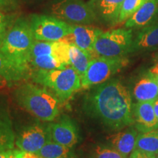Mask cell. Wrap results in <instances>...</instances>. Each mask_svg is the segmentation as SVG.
Masks as SVG:
<instances>
[{
  "label": "cell",
  "instance_id": "obj_4",
  "mask_svg": "<svg viewBox=\"0 0 158 158\" xmlns=\"http://www.w3.org/2000/svg\"><path fill=\"white\" fill-rule=\"evenodd\" d=\"M31 76L34 82L51 89L60 101L68 100L81 88V78L70 65L62 69H37Z\"/></svg>",
  "mask_w": 158,
  "mask_h": 158
},
{
  "label": "cell",
  "instance_id": "obj_19",
  "mask_svg": "<svg viewBox=\"0 0 158 158\" xmlns=\"http://www.w3.org/2000/svg\"><path fill=\"white\" fill-rule=\"evenodd\" d=\"M15 135L7 108L0 103V146L14 148Z\"/></svg>",
  "mask_w": 158,
  "mask_h": 158
},
{
  "label": "cell",
  "instance_id": "obj_34",
  "mask_svg": "<svg viewBox=\"0 0 158 158\" xmlns=\"http://www.w3.org/2000/svg\"><path fill=\"white\" fill-rule=\"evenodd\" d=\"M153 104H154V110H155V115L157 116L158 119V98L153 102Z\"/></svg>",
  "mask_w": 158,
  "mask_h": 158
},
{
  "label": "cell",
  "instance_id": "obj_37",
  "mask_svg": "<svg viewBox=\"0 0 158 158\" xmlns=\"http://www.w3.org/2000/svg\"><path fill=\"white\" fill-rule=\"evenodd\" d=\"M13 149L12 150V152H11V155H10V157L9 158H15V157L14 155H13Z\"/></svg>",
  "mask_w": 158,
  "mask_h": 158
},
{
  "label": "cell",
  "instance_id": "obj_14",
  "mask_svg": "<svg viewBox=\"0 0 158 158\" xmlns=\"http://www.w3.org/2000/svg\"><path fill=\"white\" fill-rule=\"evenodd\" d=\"M158 9V0H147L131 17L125 21V28H141L153 21Z\"/></svg>",
  "mask_w": 158,
  "mask_h": 158
},
{
  "label": "cell",
  "instance_id": "obj_32",
  "mask_svg": "<svg viewBox=\"0 0 158 158\" xmlns=\"http://www.w3.org/2000/svg\"><path fill=\"white\" fill-rule=\"evenodd\" d=\"M14 148H10L5 146H0V158H9L12 150Z\"/></svg>",
  "mask_w": 158,
  "mask_h": 158
},
{
  "label": "cell",
  "instance_id": "obj_5",
  "mask_svg": "<svg viewBox=\"0 0 158 158\" xmlns=\"http://www.w3.org/2000/svg\"><path fill=\"white\" fill-rule=\"evenodd\" d=\"M45 12L73 25H89L97 21L87 2L83 0H51Z\"/></svg>",
  "mask_w": 158,
  "mask_h": 158
},
{
  "label": "cell",
  "instance_id": "obj_29",
  "mask_svg": "<svg viewBox=\"0 0 158 158\" xmlns=\"http://www.w3.org/2000/svg\"><path fill=\"white\" fill-rule=\"evenodd\" d=\"M15 158H40L36 153L22 151L21 149H14L13 151Z\"/></svg>",
  "mask_w": 158,
  "mask_h": 158
},
{
  "label": "cell",
  "instance_id": "obj_1",
  "mask_svg": "<svg viewBox=\"0 0 158 158\" xmlns=\"http://www.w3.org/2000/svg\"><path fill=\"white\" fill-rule=\"evenodd\" d=\"M83 108L111 130H121L135 123L130 92L118 79L93 86L85 94Z\"/></svg>",
  "mask_w": 158,
  "mask_h": 158
},
{
  "label": "cell",
  "instance_id": "obj_20",
  "mask_svg": "<svg viewBox=\"0 0 158 158\" xmlns=\"http://www.w3.org/2000/svg\"><path fill=\"white\" fill-rule=\"evenodd\" d=\"M94 58H95V56L85 52L76 45H70V66L76 70L81 78L84 76L91 61Z\"/></svg>",
  "mask_w": 158,
  "mask_h": 158
},
{
  "label": "cell",
  "instance_id": "obj_2",
  "mask_svg": "<svg viewBox=\"0 0 158 158\" xmlns=\"http://www.w3.org/2000/svg\"><path fill=\"white\" fill-rule=\"evenodd\" d=\"M13 97L21 108L43 122H52L59 114L60 100L45 89L30 83L20 85Z\"/></svg>",
  "mask_w": 158,
  "mask_h": 158
},
{
  "label": "cell",
  "instance_id": "obj_35",
  "mask_svg": "<svg viewBox=\"0 0 158 158\" xmlns=\"http://www.w3.org/2000/svg\"><path fill=\"white\" fill-rule=\"evenodd\" d=\"M8 1L10 2L13 4V5H14L15 7H18V6H19V3H20V1H21V0H8Z\"/></svg>",
  "mask_w": 158,
  "mask_h": 158
},
{
  "label": "cell",
  "instance_id": "obj_33",
  "mask_svg": "<svg viewBox=\"0 0 158 158\" xmlns=\"http://www.w3.org/2000/svg\"><path fill=\"white\" fill-rule=\"evenodd\" d=\"M7 84H8L7 81H6L3 77L0 76V89H2L5 87L6 85H7Z\"/></svg>",
  "mask_w": 158,
  "mask_h": 158
},
{
  "label": "cell",
  "instance_id": "obj_24",
  "mask_svg": "<svg viewBox=\"0 0 158 158\" xmlns=\"http://www.w3.org/2000/svg\"><path fill=\"white\" fill-rule=\"evenodd\" d=\"M147 0H124L120 11L118 23H122L133 15Z\"/></svg>",
  "mask_w": 158,
  "mask_h": 158
},
{
  "label": "cell",
  "instance_id": "obj_15",
  "mask_svg": "<svg viewBox=\"0 0 158 158\" xmlns=\"http://www.w3.org/2000/svg\"><path fill=\"white\" fill-rule=\"evenodd\" d=\"M158 45V19L144 27L133 39L132 52L146 51Z\"/></svg>",
  "mask_w": 158,
  "mask_h": 158
},
{
  "label": "cell",
  "instance_id": "obj_7",
  "mask_svg": "<svg viewBox=\"0 0 158 158\" xmlns=\"http://www.w3.org/2000/svg\"><path fill=\"white\" fill-rule=\"evenodd\" d=\"M128 59L123 57L97 56L91 61L87 70L81 78V88L89 89L109 80L128 64Z\"/></svg>",
  "mask_w": 158,
  "mask_h": 158
},
{
  "label": "cell",
  "instance_id": "obj_18",
  "mask_svg": "<svg viewBox=\"0 0 158 158\" xmlns=\"http://www.w3.org/2000/svg\"><path fill=\"white\" fill-rule=\"evenodd\" d=\"M138 135L137 129L130 127L124 131L118 132L112 135L110 143L114 149L127 157L135 149Z\"/></svg>",
  "mask_w": 158,
  "mask_h": 158
},
{
  "label": "cell",
  "instance_id": "obj_30",
  "mask_svg": "<svg viewBox=\"0 0 158 158\" xmlns=\"http://www.w3.org/2000/svg\"><path fill=\"white\" fill-rule=\"evenodd\" d=\"M130 158H157V155L150 154L138 149H134L130 154Z\"/></svg>",
  "mask_w": 158,
  "mask_h": 158
},
{
  "label": "cell",
  "instance_id": "obj_39",
  "mask_svg": "<svg viewBox=\"0 0 158 158\" xmlns=\"http://www.w3.org/2000/svg\"><path fill=\"white\" fill-rule=\"evenodd\" d=\"M24 1H26V2H27V1H29V2H33V1H35V0H24Z\"/></svg>",
  "mask_w": 158,
  "mask_h": 158
},
{
  "label": "cell",
  "instance_id": "obj_26",
  "mask_svg": "<svg viewBox=\"0 0 158 158\" xmlns=\"http://www.w3.org/2000/svg\"><path fill=\"white\" fill-rule=\"evenodd\" d=\"M54 42L40 41L35 40L31 49V58L43 55H52Z\"/></svg>",
  "mask_w": 158,
  "mask_h": 158
},
{
  "label": "cell",
  "instance_id": "obj_11",
  "mask_svg": "<svg viewBox=\"0 0 158 158\" xmlns=\"http://www.w3.org/2000/svg\"><path fill=\"white\" fill-rule=\"evenodd\" d=\"M124 0H89L87 4L97 21L108 27L118 24Z\"/></svg>",
  "mask_w": 158,
  "mask_h": 158
},
{
  "label": "cell",
  "instance_id": "obj_12",
  "mask_svg": "<svg viewBox=\"0 0 158 158\" xmlns=\"http://www.w3.org/2000/svg\"><path fill=\"white\" fill-rule=\"evenodd\" d=\"M102 32L100 29L89 25H73V44L85 52L97 57L94 46L97 38Z\"/></svg>",
  "mask_w": 158,
  "mask_h": 158
},
{
  "label": "cell",
  "instance_id": "obj_21",
  "mask_svg": "<svg viewBox=\"0 0 158 158\" xmlns=\"http://www.w3.org/2000/svg\"><path fill=\"white\" fill-rule=\"evenodd\" d=\"M135 149L158 155V128L140 133L136 139Z\"/></svg>",
  "mask_w": 158,
  "mask_h": 158
},
{
  "label": "cell",
  "instance_id": "obj_38",
  "mask_svg": "<svg viewBox=\"0 0 158 158\" xmlns=\"http://www.w3.org/2000/svg\"><path fill=\"white\" fill-rule=\"evenodd\" d=\"M154 77V76H153ZM154 78H155V80L157 81V85H158V76H156V77H154Z\"/></svg>",
  "mask_w": 158,
  "mask_h": 158
},
{
  "label": "cell",
  "instance_id": "obj_17",
  "mask_svg": "<svg viewBox=\"0 0 158 158\" xmlns=\"http://www.w3.org/2000/svg\"><path fill=\"white\" fill-rule=\"evenodd\" d=\"M31 68L20 67L0 52V76L7 83L21 81L31 76Z\"/></svg>",
  "mask_w": 158,
  "mask_h": 158
},
{
  "label": "cell",
  "instance_id": "obj_40",
  "mask_svg": "<svg viewBox=\"0 0 158 158\" xmlns=\"http://www.w3.org/2000/svg\"><path fill=\"white\" fill-rule=\"evenodd\" d=\"M157 158H158V155H157Z\"/></svg>",
  "mask_w": 158,
  "mask_h": 158
},
{
  "label": "cell",
  "instance_id": "obj_41",
  "mask_svg": "<svg viewBox=\"0 0 158 158\" xmlns=\"http://www.w3.org/2000/svg\"></svg>",
  "mask_w": 158,
  "mask_h": 158
},
{
  "label": "cell",
  "instance_id": "obj_8",
  "mask_svg": "<svg viewBox=\"0 0 158 158\" xmlns=\"http://www.w3.org/2000/svg\"><path fill=\"white\" fill-rule=\"evenodd\" d=\"M29 21L36 40L56 42L73 32V25L47 14L31 15Z\"/></svg>",
  "mask_w": 158,
  "mask_h": 158
},
{
  "label": "cell",
  "instance_id": "obj_13",
  "mask_svg": "<svg viewBox=\"0 0 158 158\" xmlns=\"http://www.w3.org/2000/svg\"><path fill=\"white\" fill-rule=\"evenodd\" d=\"M133 116L135 128L140 133L158 128V119L152 102H138L134 104Z\"/></svg>",
  "mask_w": 158,
  "mask_h": 158
},
{
  "label": "cell",
  "instance_id": "obj_3",
  "mask_svg": "<svg viewBox=\"0 0 158 158\" xmlns=\"http://www.w3.org/2000/svg\"><path fill=\"white\" fill-rule=\"evenodd\" d=\"M35 40L29 20L18 18L0 43V52L19 66L30 68Z\"/></svg>",
  "mask_w": 158,
  "mask_h": 158
},
{
  "label": "cell",
  "instance_id": "obj_27",
  "mask_svg": "<svg viewBox=\"0 0 158 158\" xmlns=\"http://www.w3.org/2000/svg\"><path fill=\"white\" fill-rule=\"evenodd\" d=\"M17 19L16 14L0 11V43Z\"/></svg>",
  "mask_w": 158,
  "mask_h": 158
},
{
  "label": "cell",
  "instance_id": "obj_23",
  "mask_svg": "<svg viewBox=\"0 0 158 158\" xmlns=\"http://www.w3.org/2000/svg\"><path fill=\"white\" fill-rule=\"evenodd\" d=\"M30 64L36 69L40 70H54L66 68L59 62L52 55H43L31 58Z\"/></svg>",
  "mask_w": 158,
  "mask_h": 158
},
{
  "label": "cell",
  "instance_id": "obj_10",
  "mask_svg": "<svg viewBox=\"0 0 158 158\" xmlns=\"http://www.w3.org/2000/svg\"><path fill=\"white\" fill-rule=\"evenodd\" d=\"M45 127L51 141L69 148L78 143V127L68 116H63L57 122L49 123Z\"/></svg>",
  "mask_w": 158,
  "mask_h": 158
},
{
  "label": "cell",
  "instance_id": "obj_16",
  "mask_svg": "<svg viewBox=\"0 0 158 158\" xmlns=\"http://www.w3.org/2000/svg\"><path fill=\"white\" fill-rule=\"evenodd\" d=\"M133 96L138 102H152L158 98V85L155 78L148 73L133 88Z\"/></svg>",
  "mask_w": 158,
  "mask_h": 158
},
{
  "label": "cell",
  "instance_id": "obj_22",
  "mask_svg": "<svg viewBox=\"0 0 158 158\" xmlns=\"http://www.w3.org/2000/svg\"><path fill=\"white\" fill-rule=\"evenodd\" d=\"M71 148L49 140L36 154L40 158H60L70 153Z\"/></svg>",
  "mask_w": 158,
  "mask_h": 158
},
{
  "label": "cell",
  "instance_id": "obj_25",
  "mask_svg": "<svg viewBox=\"0 0 158 158\" xmlns=\"http://www.w3.org/2000/svg\"><path fill=\"white\" fill-rule=\"evenodd\" d=\"M53 56L64 66L70 65V45L62 41L54 42Z\"/></svg>",
  "mask_w": 158,
  "mask_h": 158
},
{
  "label": "cell",
  "instance_id": "obj_9",
  "mask_svg": "<svg viewBox=\"0 0 158 158\" xmlns=\"http://www.w3.org/2000/svg\"><path fill=\"white\" fill-rule=\"evenodd\" d=\"M49 140L46 127L36 123L23 128L15 138V144L22 151L36 153Z\"/></svg>",
  "mask_w": 158,
  "mask_h": 158
},
{
  "label": "cell",
  "instance_id": "obj_36",
  "mask_svg": "<svg viewBox=\"0 0 158 158\" xmlns=\"http://www.w3.org/2000/svg\"><path fill=\"white\" fill-rule=\"evenodd\" d=\"M60 158H77V157H76V156H74L73 155V154H71V152H70V154H68V155H65V156H64V157H62Z\"/></svg>",
  "mask_w": 158,
  "mask_h": 158
},
{
  "label": "cell",
  "instance_id": "obj_6",
  "mask_svg": "<svg viewBox=\"0 0 158 158\" xmlns=\"http://www.w3.org/2000/svg\"><path fill=\"white\" fill-rule=\"evenodd\" d=\"M133 37L131 29L118 28L102 31L96 40L94 51L98 56L123 57L132 53Z\"/></svg>",
  "mask_w": 158,
  "mask_h": 158
},
{
  "label": "cell",
  "instance_id": "obj_31",
  "mask_svg": "<svg viewBox=\"0 0 158 158\" xmlns=\"http://www.w3.org/2000/svg\"><path fill=\"white\" fill-rule=\"evenodd\" d=\"M15 8V6L8 0H0V11L7 13Z\"/></svg>",
  "mask_w": 158,
  "mask_h": 158
},
{
  "label": "cell",
  "instance_id": "obj_28",
  "mask_svg": "<svg viewBox=\"0 0 158 158\" xmlns=\"http://www.w3.org/2000/svg\"><path fill=\"white\" fill-rule=\"evenodd\" d=\"M94 158H127L114 148L98 146L94 150Z\"/></svg>",
  "mask_w": 158,
  "mask_h": 158
}]
</instances>
